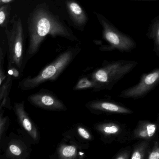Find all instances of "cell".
I'll return each instance as SVG.
<instances>
[{
	"label": "cell",
	"mask_w": 159,
	"mask_h": 159,
	"mask_svg": "<svg viewBox=\"0 0 159 159\" xmlns=\"http://www.w3.org/2000/svg\"><path fill=\"white\" fill-rule=\"evenodd\" d=\"M29 21L30 41L28 58L38 52L42 42L47 35L70 36L66 28L43 9L35 11Z\"/></svg>",
	"instance_id": "obj_1"
},
{
	"label": "cell",
	"mask_w": 159,
	"mask_h": 159,
	"mask_svg": "<svg viewBox=\"0 0 159 159\" xmlns=\"http://www.w3.org/2000/svg\"><path fill=\"white\" fill-rule=\"evenodd\" d=\"M87 89H94L99 90V87L97 84L90 78L83 77L81 78L73 88L74 91L84 90Z\"/></svg>",
	"instance_id": "obj_16"
},
{
	"label": "cell",
	"mask_w": 159,
	"mask_h": 159,
	"mask_svg": "<svg viewBox=\"0 0 159 159\" xmlns=\"http://www.w3.org/2000/svg\"><path fill=\"white\" fill-rule=\"evenodd\" d=\"M66 133L83 145H87L88 142L93 141V139L90 130L81 124H78L73 129H70Z\"/></svg>",
	"instance_id": "obj_12"
},
{
	"label": "cell",
	"mask_w": 159,
	"mask_h": 159,
	"mask_svg": "<svg viewBox=\"0 0 159 159\" xmlns=\"http://www.w3.org/2000/svg\"><path fill=\"white\" fill-rule=\"evenodd\" d=\"M130 155L129 152L128 151H124L119 152L116 154L114 159H128Z\"/></svg>",
	"instance_id": "obj_21"
},
{
	"label": "cell",
	"mask_w": 159,
	"mask_h": 159,
	"mask_svg": "<svg viewBox=\"0 0 159 159\" xmlns=\"http://www.w3.org/2000/svg\"><path fill=\"white\" fill-rule=\"evenodd\" d=\"M64 141H62L57 147L56 151L52 155L53 159H76L81 157L84 153L79 150L85 149L87 145L81 144L74 138L65 134Z\"/></svg>",
	"instance_id": "obj_9"
},
{
	"label": "cell",
	"mask_w": 159,
	"mask_h": 159,
	"mask_svg": "<svg viewBox=\"0 0 159 159\" xmlns=\"http://www.w3.org/2000/svg\"><path fill=\"white\" fill-rule=\"evenodd\" d=\"M158 36H159V30H158Z\"/></svg>",
	"instance_id": "obj_25"
},
{
	"label": "cell",
	"mask_w": 159,
	"mask_h": 159,
	"mask_svg": "<svg viewBox=\"0 0 159 159\" xmlns=\"http://www.w3.org/2000/svg\"><path fill=\"white\" fill-rule=\"evenodd\" d=\"M30 103L37 107L54 111H66L67 107L53 93L47 90H41L28 98Z\"/></svg>",
	"instance_id": "obj_7"
},
{
	"label": "cell",
	"mask_w": 159,
	"mask_h": 159,
	"mask_svg": "<svg viewBox=\"0 0 159 159\" xmlns=\"http://www.w3.org/2000/svg\"><path fill=\"white\" fill-rule=\"evenodd\" d=\"M14 111L18 124L23 130V134L32 144H39L40 134L37 125L25 110V102L15 103Z\"/></svg>",
	"instance_id": "obj_6"
},
{
	"label": "cell",
	"mask_w": 159,
	"mask_h": 159,
	"mask_svg": "<svg viewBox=\"0 0 159 159\" xmlns=\"http://www.w3.org/2000/svg\"><path fill=\"white\" fill-rule=\"evenodd\" d=\"M8 74L12 76L14 80H18L20 79L22 73L15 66L8 67Z\"/></svg>",
	"instance_id": "obj_20"
},
{
	"label": "cell",
	"mask_w": 159,
	"mask_h": 159,
	"mask_svg": "<svg viewBox=\"0 0 159 159\" xmlns=\"http://www.w3.org/2000/svg\"><path fill=\"white\" fill-rule=\"evenodd\" d=\"M74 54L71 51H67L60 55L56 59L43 69L34 77L25 78L19 83L23 91L35 89L43 83L53 81L57 79L72 61Z\"/></svg>",
	"instance_id": "obj_2"
},
{
	"label": "cell",
	"mask_w": 159,
	"mask_h": 159,
	"mask_svg": "<svg viewBox=\"0 0 159 159\" xmlns=\"http://www.w3.org/2000/svg\"><path fill=\"white\" fill-rule=\"evenodd\" d=\"M85 107L93 113L98 112H111V113L130 114L133 113L131 110L120 106L118 104L107 101L94 100L88 102Z\"/></svg>",
	"instance_id": "obj_10"
},
{
	"label": "cell",
	"mask_w": 159,
	"mask_h": 159,
	"mask_svg": "<svg viewBox=\"0 0 159 159\" xmlns=\"http://www.w3.org/2000/svg\"><path fill=\"white\" fill-rule=\"evenodd\" d=\"M159 82V69L143 75L136 85L122 92L120 96L125 98H136L145 95Z\"/></svg>",
	"instance_id": "obj_8"
},
{
	"label": "cell",
	"mask_w": 159,
	"mask_h": 159,
	"mask_svg": "<svg viewBox=\"0 0 159 159\" xmlns=\"http://www.w3.org/2000/svg\"><path fill=\"white\" fill-rule=\"evenodd\" d=\"M157 126L155 124L147 121H140L134 132L136 138L148 139L151 138L156 133Z\"/></svg>",
	"instance_id": "obj_13"
},
{
	"label": "cell",
	"mask_w": 159,
	"mask_h": 159,
	"mask_svg": "<svg viewBox=\"0 0 159 159\" xmlns=\"http://www.w3.org/2000/svg\"><path fill=\"white\" fill-rule=\"evenodd\" d=\"M68 6L71 16L76 23L82 24L86 21L85 14L78 3L70 2L68 4Z\"/></svg>",
	"instance_id": "obj_15"
},
{
	"label": "cell",
	"mask_w": 159,
	"mask_h": 159,
	"mask_svg": "<svg viewBox=\"0 0 159 159\" xmlns=\"http://www.w3.org/2000/svg\"><path fill=\"white\" fill-rule=\"evenodd\" d=\"M6 18V15H5V11H2V9L0 11V25H2L4 23V21Z\"/></svg>",
	"instance_id": "obj_23"
},
{
	"label": "cell",
	"mask_w": 159,
	"mask_h": 159,
	"mask_svg": "<svg viewBox=\"0 0 159 159\" xmlns=\"http://www.w3.org/2000/svg\"><path fill=\"white\" fill-rule=\"evenodd\" d=\"M135 65L130 61L114 62L95 70L90 78L97 84L99 90L107 88L130 72Z\"/></svg>",
	"instance_id": "obj_3"
},
{
	"label": "cell",
	"mask_w": 159,
	"mask_h": 159,
	"mask_svg": "<svg viewBox=\"0 0 159 159\" xmlns=\"http://www.w3.org/2000/svg\"><path fill=\"white\" fill-rule=\"evenodd\" d=\"M94 128L104 138L117 135L121 131L120 125L113 122L98 123L94 125Z\"/></svg>",
	"instance_id": "obj_14"
},
{
	"label": "cell",
	"mask_w": 159,
	"mask_h": 159,
	"mask_svg": "<svg viewBox=\"0 0 159 159\" xmlns=\"http://www.w3.org/2000/svg\"><path fill=\"white\" fill-rule=\"evenodd\" d=\"M3 110H1L0 116V144H2L5 139V134L10 125V120L8 116L3 115Z\"/></svg>",
	"instance_id": "obj_17"
},
{
	"label": "cell",
	"mask_w": 159,
	"mask_h": 159,
	"mask_svg": "<svg viewBox=\"0 0 159 159\" xmlns=\"http://www.w3.org/2000/svg\"><path fill=\"white\" fill-rule=\"evenodd\" d=\"M7 78V75H6V73L3 66H0V81H1L0 85L5 81Z\"/></svg>",
	"instance_id": "obj_22"
},
{
	"label": "cell",
	"mask_w": 159,
	"mask_h": 159,
	"mask_svg": "<svg viewBox=\"0 0 159 159\" xmlns=\"http://www.w3.org/2000/svg\"><path fill=\"white\" fill-rule=\"evenodd\" d=\"M12 0H1V2L3 3H8L11 1Z\"/></svg>",
	"instance_id": "obj_24"
},
{
	"label": "cell",
	"mask_w": 159,
	"mask_h": 159,
	"mask_svg": "<svg viewBox=\"0 0 159 159\" xmlns=\"http://www.w3.org/2000/svg\"><path fill=\"white\" fill-rule=\"evenodd\" d=\"M149 159H159V143L155 142L152 149L149 153Z\"/></svg>",
	"instance_id": "obj_19"
},
{
	"label": "cell",
	"mask_w": 159,
	"mask_h": 159,
	"mask_svg": "<svg viewBox=\"0 0 159 159\" xmlns=\"http://www.w3.org/2000/svg\"><path fill=\"white\" fill-rule=\"evenodd\" d=\"M9 49L8 67L15 66L23 73L25 65L23 60V30L21 19L15 21L10 31L6 30Z\"/></svg>",
	"instance_id": "obj_4"
},
{
	"label": "cell",
	"mask_w": 159,
	"mask_h": 159,
	"mask_svg": "<svg viewBox=\"0 0 159 159\" xmlns=\"http://www.w3.org/2000/svg\"><path fill=\"white\" fill-rule=\"evenodd\" d=\"M104 28V36L106 39L109 42L111 45L119 50L122 51L128 50L132 46V44L129 43L128 39H125V37L116 32L115 30L110 28L106 23L103 22Z\"/></svg>",
	"instance_id": "obj_11"
},
{
	"label": "cell",
	"mask_w": 159,
	"mask_h": 159,
	"mask_svg": "<svg viewBox=\"0 0 159 159\" xmlns=\"http://www.w3.org/2000/svg\"><path fill=\"white\" fill-rule=\"evenodd\" d=\"M31 142L26 137L11 133L1 145L3 154L1 158L11 159H28L32 151Z\"/></svg>",
	"instance_id": "obj_5"
},
{
	"label": "cell",
	"mask_w": 159,
	"mask_h": 159,
	"mask_svg": "<svg viewBox=\"0 0 159 159\" xmlns=\"http://www.w3.org/2000/svg\"><path fill=\"white\" fill-rule=\"evenodd\" d=\"M148 143L147 141H144L139 144L134 149L133 153L131 155L132 159H142L144 158Z\"/></svg>",
	"instance_id": "obj_18"
}]
</instances>
